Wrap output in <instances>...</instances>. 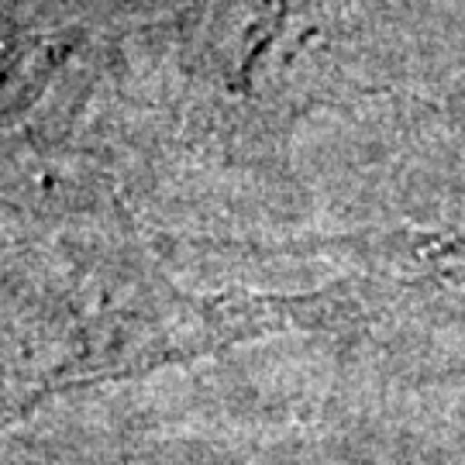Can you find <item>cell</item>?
Masks as SVG:
<instances>
[{
    "label": "cell",
    "mask_w": 465,
    "mask_h": 465,
    "mask_svg": "<svg viewBox=\"0 0 465 465\" xmlns=\"http://www.w3.org/2000/svg\"><path fill=\"white\" fill-rule=\"evenodd\" d=\"M403 465H465V449L455 451H434V455H417Z\"/></svg>",
    "instance_id": "obj_2"
},
{
    "label": "cell",
    "mask_w": 465,
    "mask_h": 465,
    "mask_svg": "<svg viewBox=\"0 0 465 465\" xmlns=\"http://www.w3.org/2000/svg\"><path fill=\"white\" fill-rule=\"evenodd\" d=\"M4 465H362L345 455L307 445H200V441H155V445H104V449H21L7 451Z\"/></svg>",
    "instance_id": "obj_1"
}]
</instances>
